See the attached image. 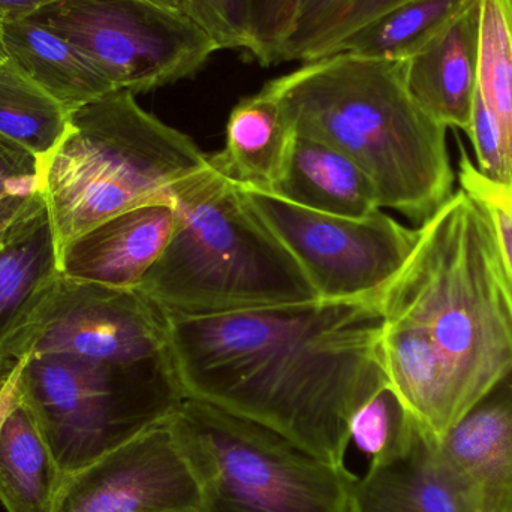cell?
<instances>
[{
	"mask_svg": "<svg viewBox=\"0 0 512 512\" xmlns=\"http://www.w3.org/2000/svg\"><path fill=\"white\" fill-rule=\"evenodd\" d=\"M20 361V405L63 477L168 420L185 399L173 358L32 352Z\"/></svg>",
	"mask_w": 512,
	"mask_h": 512,
	"instance_id": "obj_6",
	"label": "cell"
},
{
	"mask_svg": "<svg viewBox=\"0 0 512 512\" xmlns=\"http://www.w3.org/2000/svg\"><path fill=\"white\" fill-rule=\"evenodd\" d=\"M57 2L62 0H0V17L27 18Z\"/></svg>",
	"mask_w": 512,
	"mask_h": 512,
	"instance_id": "obj_31",
	"label": "cell"
},
{
	"mask_svg": "<svg viewBox=\"0 0 512 512\" xmlns=\"http://www.w3.org/2000/svg\"><path fill=\"white\" fill-rule=\"evenodd\" d=\"M27 18L71 42L114 89L134 95L194 77L221 50L191 18L146 0H62Z\"/></svg>",
	"mask_w": 512,
	"mask_h": 512,
	"instance_id": "obj_8",
	"label": "cell"
},
{
	"mask_svg": "<svg viewBox=\"0 0 512 512\" xmlns=\"http://www.w3.org/2000/svg\"><path fill=\"white\" fill-rule=\"evenodd\" d=\"M63 475L24 406L0 433V504L6 512H51Z\"/></svg>",
	"mask_w": 512,
	"mask_h": 512,
	"instance_id": "obj_19",
	"label": "cell"
},
{
	"mask_svg": "<svg viewBox=\"0 0 512 512\" xmlns=\"http://www.w3.org/2000/svg\"><path fill=\"white\" fill-rule=\"evenodd\" d=\"M176 228L138 291L165 313L215 315L319 300L243 189L215 168L174 201Z\"/></svg>",
	"mask_w": 512,
	"mask_h": 512,
	"instance_id": "obj_5",
	"label": "cell"
},
{
	"mask_svg": "<svg viewBox=\"0 0 512 512\" xmlns=\"http://www.w3.org/2000/svg\"><path fill=\"white\" fill-rule=\"evenodd\" d=\"M273 195L345 218H366L381 209L373 183L352 159L321 141L297 134Z\"/></svg>",
	"mask_w": 512,
	"mask_h": 512,
	"instance_id": "obj_17",
	"label": "cell"
},
{
	"mask_svg": "<svg viewBox=\"0 0 512 512\" xmlns=\"http://www.w3.org/2000/svg\"><path fill=\"white\" fill-rule=\"evenodd\" d=\"M20 373L21 361L17 360L11 375L0 390V433L8 415L20 405Z\"/></svg>",
	"mask_w": 512,
	"mask_h": 512,
	"instance_id": "obj_30",
	"label": "cell"
},
{
	"mask_svg": "<svg viewBox=\"0 0 512 512\" xmlns=\"http://www.w3.org/2000/svg\"><path fill=\"white\" fill-rule=\"evenodd\" d=\"M294 138L282 101L265 84L258 93L234 105L228 117L224 150L209 155L210 165L240 188L273 194Z\"/></svg>",
	"mask_w": 512,
	"mask_h": 512,
	"instance_id": "obj_15",
	"label": "cell"
},
{
	"mask_svg": "<svg viewBox=\"0 0 512 512\" xmlns=\"http://www.w3.org/2000/svg\"><path fill=\"white\" fill-rule=\"evenodd\" d=\"M474 0H405L340 42L336 53L405 62ZM330 54V56H331Z\"/></svg>",
	"mask_w": 512,
	"mask_h": 512,
	"instance_id": "obj_21",
	"label": "cell"
},
{
	"mask_svg": "<svg viewBox=\"0 0 512 512\" xmlns=\"http://www.w3.org/2000/svg\"><path fill=\"white\" fill-rule=\"evenodd\" d=\"M295 134L355 162L381 209L423 225L456 192L448 129L412 98L403 62L336 53L268 81Z\"/></svg>",
	"mask_w": 512,
	"mask_h": 512,
	"instance_id": "obj_2",
	"label": "cell"
},
{
	"mask_svg": "<svg viewBox=\"0 0 512 512\" xmlns=\"http://www.w3.org/2000/svg\"><path fill=\"white\" fill-rule=\"evenodd\" d=\"M405 0H297L282 62H312L330 56L340 42Z\"/></svg>",
	"mask_w": 512,
	"mask_h": 512,
	"instance_id": "obj_22",
	"label": "cell"
},
{
	"mask_svg": "<svg viewBox=\"0 0 512 512\" xmlns=\"http://www.w3.org/2000/svg\"><path fill=\"white\" fill-rule=\"evenodd\" d=\"M378 307L432 343L462 418L511 375L512 274L489 219L462 189L418 227Z\"/></svg>",
	"mask_w": 512,
	"mask_h": 512,
	"instance_id": "obj_3",
	"label": "cell"
},
{
	"mask_svg": "<svg viewBox=\"0 0 512 512\" xmlns=\"http://www.w3.org/2000/svg\"><path fill=\"white\" fill-rule=\"evenodd\" d=\"M251 8L254 39L251 56L261 65H276L291 33L297 0H251Z\"/></svg>",
	"mask_w": 512,
	"mask_h": 512,
	"instance_id": "obj_28",
	"label": "cell"
},
{
	"mask_svg": "<svg viewBox=\"0 0 512 512\" xmlns=\"http://www.w3.org/2000/svg\"><path fill=\"white\" fill-rule=\"evenodd\" d=\"M168 423L200 484V512H349L357 477L262 424L188 397Z\"/></svg>",
	"mask_w": 512,
	"mask_h": 512,
	"instance_id": "obj_7",
	"label": "cell"
},
{
	"mask_svg": "<svg viewBox=\"0 0 512 512\" xmlns=\"http://www.w3.org/2000/svg\"><path fill=\"white\" fill-rule=\"evenodd\" d=\"M349 512H478L415 429L399 447L370 459Z\"/></svg>",
	"mask_w": 512,
	"mask_h": 512,
	"instance_id": "obj_14",
	"label": "cell"
},
{
	"mask_svg": "<svg viewBox=\"0 0 512 512\" xmlns=\"http://www.w3.org/2000/svg\"><path fill=\"white\" fill-rule=\"evenodd\" d=\"M414 429L417 427L387 384L355 412L351 421V442L373 459L399 447Z\"/></svg>",
	"mask_w": 512,
	"mask_h": 512,
	"instance_id": "obj_25",
	"label": "cell"
},
{
	"mask_svg": "<svg viewBox=\"0 0 512 512\" xmlns=\"http://www.w3.org/2000/svg\"><path fill=\"white\" fill-rule=\"evenodd\" d=\"M146 2L152 3V5L164 9V11L191 18L189 17L188 2H186V0H146Z\"/></svg>",
	"mask_w": 512,
	"mask_h": 512,
	"instance_id": "obj_32",
	"label": "cell"
},
{
	"mask_svg": "<svg viewBox=\"0 0 512 512\" xmlns=\"http://www.w3.org/2000/svg\"><path fill=\"white\" fill-rule=\"evenodd\" d=\"M59 277V246L45 204L0 243V357L6 358Z\"/></svg>",
	"mask_w": 512,
	"mask_h": 512,
	"instance_id": "obj_16",
	"label": "cell"
},
{
	"mask_svg": "<svg viewBox=\"0 0 512 512\" xmlns=\"http://www.w3.org/2000/svg\"><path fill=\"white\" fill-rule=\"evenodd\" d=\"M2 26H3V18L0 17V62H3V60L6 59V53L5 48H3V41H2Z\"/></svg>",
	"mask_w": 512,
	"mask_h": 512,
	"instance_id": "obj_34",
	"label": "cell"
},
{
	"mask_svg": "<svg viewBox=\"0 0 512 512\" xmlns=\"http://www.w3.org/2000/svg\"><path fill=\"white\" fill-rule=\"evenodd\" d=\"M200 510V484L165 420L63 477L51 512Z\"/></svg>",
	"mask_w": 512,
	"mask_h": 512,
	"instance_id": "obj_10",
	"label": "cell"
},
{
	"mask_svg": "<svg viewBox=\"0 0 512 512\" xmlns=\"http://www.w3.org/2000/svg\"><path fill=\"white\" fill-rule=\"evenodd\" d=\"M15 360H9V358L0 357V390H2L3 384H5L8 376L11 375L12 369H14Z\"/></svg>",
	"mask_w": 512,
	"mask_h": 512,
	"instance_id": "obj_33",
	"label": "cell"
},
{
	"mask_svg": "<svg viewBox=\"0 0 512 512\" xmlns=\"http://www.w3.org/2000/svg\"><path fill=\"white\" fill-rule=\"evenodd\" d=\"M435 448L475 510L512 512V373Z\"/></svg>",
	"mask_w": 512,
	"mask_h": 512,
	"instance_id": "obj_11",
	"label": "cell"
},
{
	"mask_svg": "<svg viewBox=\"0 0 512 512\" xmlns=\"http://www.w3.org/2000/svg\"><path fill=\"white\" fill-rule=\"evenodd\" d=\"M174 228L173 204H147L120 213L63 248L60 273L80 282L138 289L164 254Z\"/></svg>",
	"mask_w": 512,
	"mask_h": 512,
	"instance_id": "obj_12",
	"label": "cell"
},
{
	"mask_svg": "<svg viewBox=\"0 0 512 512\" xmlns=\"http://www.w3.org/2000/svg\"><path fill=\"white\" fill-rule=\"evenodd\" d=\"M210 168L207 153L144 110L128 90L77 108L42 170V194L59 254L120 213L147 204H174Z\"/></svg>",
	"mask_w": 512,
	"mask_h": 512,
	"instance_id": "obj_4",
	"label": "cell"
},
{
	"mask_svg": "<svg viewBox=\"0 0 512 512\" xmlns=\"http://www.w3.org/2000/svg\"><path fill=\"white\" fill-rule=\"evenodd\" d=\"M42 206L45 200L38 161L0 138V243Z\"/></svg>",
	"mask_w": 512,
	"mask_h": 512,
	"instance_id": "obj_24",
	"label": "cell"
},
{
	"mask_svg": "<svg viewBox=\"0 0 512 512\" xmlns=\"http://www.w3.org/2000/svg\"><path fill=\"white\" fill-rule=\"evenodd\" d=\"M71 111L14 60L0 62V138L47 165L69 128Z\"/></svg>",
	"mask_w": 512,
	"mask_h": 512,
	"instance_id": "obj_20",
	"label": "cell"
},
{
	"mask_svg": "<svg viewBox=\"0 0 512 512\" xmlns=\"http://www.w3.org/2000/svg\"><path fill=\"white\" fill-rule=\"evenodd\" d=\"M165 316L185 397L262 424L331 465H345L352 417L388 384L378 301L315 300Z\"/></svg>",
	"mask_w": 512,
	"mask_h": 512,
	"instance_id": "obj_1",
	"label": "cell"
},
{
	"mask_svg": "<svg viewBox=\"0 0 512 512\" xmlns=\"http://www.w3.org/2000/svg\"><path fill=\"white\" fill-rule=\"evenodd\" d=\"M243 194L294 256L319 300L378 301L417 245L418 228L400 224L382 209L366 218H345L267 192L243 189Z\"/></svg>",
	"mask_w": 512,
	"mask_h": 512,
	"instance_id": "obj_9",
	"label": "cell"
},
{
	"mask_svg": "<svg viewBox=\"0 0 512 512\" xmlns=\"http://www.w3.org/2000/svg\"><path fill=\"white\" fill-rule=\"evenodd\" d=\"M466 135L474 150V162L478 171L493 182L510 185L507 156L498 125L478 92L475 95L471 123Z\"/></svg>",
	"mask_w": 512,
	"mask_h": 512,
	"instance_id": "obj_29",
	"label": "cell"
},
{
	"mask_svg": "<svg viewBox=\"0 0 512 512\" xmlns=\"http://www.w3.org/2000/svg\"><path fill=\"white\" fill-rule=\"evenodd\" d=\"M459 146L457 182L489 219L499 248L512 274V185L493 182L478 171L472 156L466 152L465 144L456 135Z\"/></svg>",
	"mask_w": 512,
	"mask_h": 512,
	"instance_id": "obj_26",
	"label": "cell"
},
{
	"mask_svg": "<svg viewBox=\"0 0 512 512\" xmlns=\"http://www.w3.org/2000/svg\"><path fill=\"white\" fill-rule=\"evenodd\" d=\"M189 17L203 27L221 50L252 53L251 0H186Z\"/></svg>",
	"mask_w": 512,
	"mask_h": 512,
	"instance_id": "obj_27",
	"label": "cell"
},
{
	"mask_svg": "<svg viewBox=\"0 0 512 512\" xmlns=\"http://www.w3.org/2000/svg\"><path fill=\"white\" fill-rule=\"evenodd\" d=\"M477 92L498 125L512 185V0H480Z\"/></svg>",
	"mask_w": 512,
	"mask_h": 512,
	"instance_id": "obj_23",
	"label": "cell"
},
{
	"mask_svg": "<svg viewBox=\"0 0 512 512\" xmlns=\"http://www.w3.org/2000/svg\"><path fill=\"white\" fill-rule=\"evenodd\" d=\"M480 0L469 3L426 47L403 62L412 98L439 125L468 131L478 86Z\"/></svg>",
	"mask_w": 512,
	"mask_h": 512,
	"instance_id": "obj_13",
	"label": "cell"
},
{
	"mask_svg": "<svg viewBox=\"0 0 512 512\" xmlns=\"http://www.w3.org/2000/svg\"><path fill=\"white\" fill-rule=\"evenodd\" d=\"M2 41L6 56L71 113L116 92L78 48L32 18L3 20Z\"/></svg>",
	"mask_w": 512,
	"mask_h": 512,
	"instance_id": "obj_18",
	"label": "cell"
}]
</instances>
